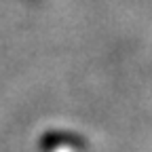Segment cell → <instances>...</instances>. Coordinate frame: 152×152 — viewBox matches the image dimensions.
<instances>
[{
  "label": "cell",
  "mask_w": 152,
  "mask_h": 152,
  "mask_svg": "<svg viewBox=\"0 0 152 152\" xmlns=\"http://www.w3.org/2000/svg\"><path fill=\"white\" fill-rule=\"evenodd\" d=\"M40 146L45 150H51V148H59V146H68V148H83L87 146L78 135L74 133H57V131H51V133H45V137L40 140Z\"/></svg>",
  "instance_id": "1"
}]
</instances>
